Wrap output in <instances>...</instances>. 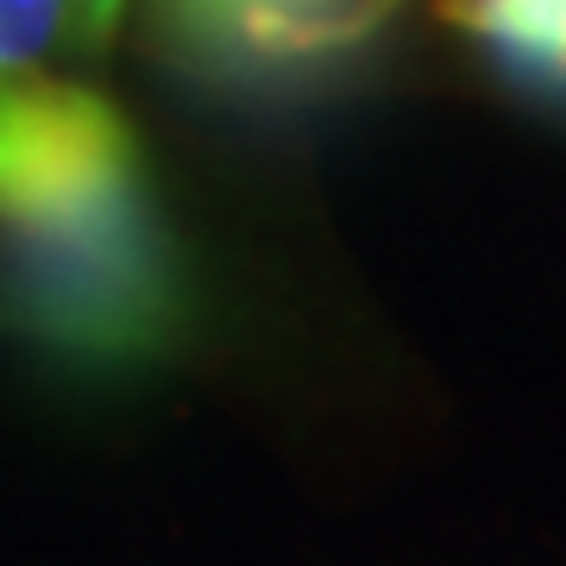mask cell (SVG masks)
<instances>
[{
    "instance_id": "3957f363",
    "label": "cell",
    "mask_w": 566,
    "mask_h": 566,
    "mask_svg": "<svg viewBox=\"0 0 566 566\" xmlns=\"http://www.w3.org/2000/svg\"><path fill=\"white\" fill-rule=\"evenodd\" d=\"M126 0H0V88L51 82L57 63L95 57Z\"/></svg>"
},
{
    "instance_id": "7a4b0ae2",
    "label": "cell",
    "mask_w": 566,
    "mask_h": 566,
    "mask_svg": "<svg viewBox=\"0 0 566 566\" xmlns=\"http://www.w3.org/2000/svg\"><path fill=\"white\" fill-rule=\"evenodd\" d=\"M397 7L403 0H164L158 20L208 76L277 82L353 51Z\"/></svg>"
},
{
    "instance_id": "6da1fadb",
    "label": "cell",
    "mask_w": 566,
    "mask_h": 566,
    "mask_svg": "<svg viewBox=\"0 0 566 566\" xmlns=\"http://www.w3.org/2000/svg\"><path fill=\"white\" fill-rule=\"evenodd\" d=\"M0 264L20 327L63 359H158L189 322L139 139L82 82L0 88Z\"/></svg>"
},
{
    "instance_id": "277c9868",
    "label": "cell",
    "mask_w": 566,
    "mask_h": 566,
    "mask_svg": "<svg viewBox=\"0 0 566 566\" xmlns=\"http://www.w3.org/2000/svg\"><path fill=\"white\" fill-rule=\"evenodd\" d=\"M447 20L523 82L566 88V0H447Z\"/></svg>"
}]
</instances>
